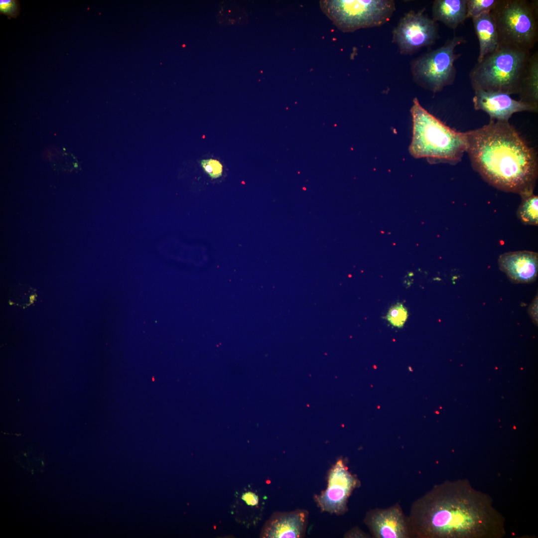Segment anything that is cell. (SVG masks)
Masks as SVG:
<instances>
[{"label":"cell","instance_id":"18","mask_svg":"<svg viewBox=\"0 0 538 538\" xmlns=\"http://www.w3.org/2000/svg\"><path fill=\"white\" fill-rule=\"evenodd\" d=\"M497 2V0H467V18H473L490 11Z\"/></svg>","mask_w":538,"mask_h":538},{"label":"cell","instance_id":"19","mask_svg":"<svg viewBox=\"0 0 538 538\" xmlns=\"http://www.w3.org/2000/svg\"><path fill=\"white\" fill-rule=\"evenodd\" d=\"M407 317V309L403 304L399 303L389 310L387 319L393 326L401 328L404 325Z\"/></svg>","mask_w":538,"mask_h":538},{"label":"cell","instance_id":"20","mask_svg":"<svg viewBox=\"0 0 538 538\" xmlns=\"http://www.w3.org/2000/svg\"><path fill=\"white\" fill-rule=\"evenodd\" d=\"M200 164L211 178L215 179L222 176L223 166L219 161L212 158L203 159Z\"/></svg>","mask_w":538,"mask_h":538},{"label":"cell","instance_id":"4","mask_svg":"<svg viewBox=\"0 0 538 538\" xmlns=\"http://www.w3.org/2000/svg\"><path fill=\"white\" fill-rule=\"evenodd\" d=\"M530 51L499 46L477 62L469 77L474 90L520 93Z\"/></svg>","mask_w":538,"mask_h":538},{"label":"cell","instance_id":"13","mask_svg":"<svg viewBox=\"0 0 538 538\" xmlns=\"http://www.w3.org/2000/svg\"><path fill=\"white\" fill-rule=\"evenodd\" d=\"M306 515L300 511L284 513L276 516L268 525L265 532L267 538H300L304 533Z\"/></svg>","mask_w":538,"mask_h":538},{"label":"cell","instance_id":"8","mask_svg":"<svg viewBox=\"0 0 538 538\" xmlns=\"http://www.w3.org/2000/svg\"><path fill=\"white\" fill-rule=\"evenodd\" d=\"M425 8L410 10L402 16L392 31V42L403 55H412L433 45L439 38L438 24L424 14Z\"/></svg>","mask_w":538,"mask_h":538},{"label":"cell","instance_id":"14","mask_svg":"<svg viewBox=\"0 0 538 538\" xmlns=\"http://www.w3.org/2000/svg\"><path fill=\"white\" fill-rule=\"evenodd\" d=\"M467 0H435L432 18L455 29L467 18Z\"/></svg>","mask_w":538,"mask_h":538},{"label":"cell","instance_id":"9","mask_svg":"<svg viewBox=\"0 0 538 538\" xmlns=\"http://www.w3.org/2000/svg\"><path fill=\"white\" fill-rule=\"evenodd\" d=\"M357 484V480L343 461L338 460L329 473L326 490L317 499L319 507L328 512L343 513L348 498Z\"/></svg>","mask_w":538,"mask_h":538},{"label":"cell","instance_id":"16","mask_svg":"<svg viewBox=\"0 0 538 538\" xmlns=\"http://www.w3.org/2000/svg\"><path fill=\"white\" fill-rule=\"evenodd\" d=\"M520 101L538 106V53L531 54L519 95Z\"/></svg>","mask_w":538,"mask_h":538},{"label":"cell","instance_id":"1","mask_svg":"<svg viewBox=\"0 0 538 538\" xmlns=\"http://www.w3.org/2000/svg\"><path fill=\"white\" fill-rule=\"evenodd\" d=\"M412 534L425 538H501L505 518L488 494L466 479L435 486L416 500L408 518Z\"/></svg>","mask_w":538,"mask_h":538},{"label":"cell","instance_id":"23","mask_svg":"<svg viewBox=\"0 0 538 538\" xmlns=\"http://www.w3.org/2000/svg\"><path fill=\"white\" fill-rule=\"evenodd\" d=\"M529 312L533 322L538 324V295L534 299L529 308Z\"/></svg>","mask_w":538,"mask_h":538},{"label":"cell","instance_id":"22","mask_svg":"<svg viewBox=\"0 0 538 538\" xmlns=\"http://www.w3.org/2000/svg\"><path fill=\"white\" fill-rule=\"evenodd\" d=\"M242 499L249 506L257 505L259 502L258 497L254 493L248 492L243 494Z\"/></svg>","mask_w":538,"mask_h":538},{"label":"cell","instance_id":"15","mask_svg":"<svg viewBox=\"0 0 538 538\" xmlns=\"http://www.w3.org/2000/svg\"><path fill=\"white\" fill-rule=\"evenodd\" d=\"M472 21L479 40V53L477 62H480L499 47L498 33L490 11L473 18Z\"/></svg>","mask_w":538,"mask_h":538},{"label":"cell","instance_id":"10","mask_svg":"<svg viewBox=\"0 0 538 538\" xmlns=\"http://www.w3.org/2000/svg\"><path fill=\"white\" fill-rule=\"evenodd\" d=\"M473 98L474 107L476 110L486 112L490 120L509 122L515 113L538 111V106L513 99L510 95L494 91L482 90L474 91Z\"/></svg>","mask_w":538,"mask_h":538},{"label":"cell","instance_id":"6","mask_svg":"<svg viewBox=\"0 0 538 538\" xmlns=\"http://www.w3.org/2000/svg\"><path fill=\"white\" fill-rule=\"evenodd\" d=\"M323 12L344 32L380 26L388 22L396 10L392 0H321Z\"/></svg>","mask_w":538,"mask_h":538},{"label":"cell","instance_id":"5","mask_svg":"<svg viewBox=\"0 0 538 538\" xmlns=\"http://www.w3.org/2000/svg\"><path fill=\"white\" fill-rule=\"evenodd\" d=\"M490 13L499 46L529 51L535 46L538 39L537 1L497 0Z\"/></svg>","mask_w":538,"mask_h":538},{"label":"cell","instance_id":"7","mask_svg":"<svg viewBox=\"0 0 538 538\" xmlns=\"http://www.w3.org/2000/svg\"><path fill=\"white\" fill-rule=\"evenodd\" d=\"M465 41L464 38L454 36L441 46L413 59L410 71L414 81L434 93L452 84L456 75L454 63L461 56L455 49Z\"/></svg>","mask_w":538,"mask_h":538},{"label":"cell","instance_id":"21","mask_svg":"<svg viewBox=\"0 0 538 538\" xmlns=\"http://www.w3.org/2000/svg\"><path fill=\"white\" fill-rule=\"evenodd\" d=\"M19 3L16 0H0V13L8 18L16 17L19 14Z\"/></svg>","mask_w":538,"mask_h":538},{"label":"cell","instance_id":"12","mask_svg":"<svg viewBox=\"0 0 538 538\" xmlns=\"http://www.w3.org/2000/svg\"><path fill=\"white\" fill-rule=\"evenodd\" d=\"M500 269L516 283L535 281L538 273V254L529 251L510 252L498 258Z\"/></svg>","mask_w":538,"mask_h":538},{"label":"cell","instance_id":"17","mask_svg":"<svg viewBox=\"0 0 538 538\" xmlns=\"http://www.w3.org/2000/svg\"><path fill=\"white\" fill-rule=\"evenodd\" d=\"M522 199L517 212L518 217L524 224L537 226L538 196L533 194Z\"/></svg>","mask_w":538,"mask_h":538},{"label":"cell","instance_id":"11","mask_svg":"<svg viewBox=\"0 0 538 538\" xmlns=\"http://www.w3.org/2000/svg\"><path fill=\"white\" fill-rule=\"evenodd\" d=\"M366 523L377 538H405L411 534L408 519L398 506L370 512Z\"/></svg>","mask_w":538,"mask_h":538},{"label":"cell","instance_id":"3","mask_svg":"<svg viewBox=\"0 0 538 538\" xmlns=\"http://www.w3.org/2000/svg\"><path fill=\"white\" fill-rule=\"evenodd\" d=\"M411 113L413 136L409 147L415 158H426L429 161L459 162L466 149L465 133L458 132L446 126L413 100Z\"/></svg>","mask_w":538,"mask_h":538},{"label":"cell","instance_id":"2","mask_svg":"<svg viewBox=\"0 0 538 538\" xmlns=\"http://www.w3.org/2000/svg\"><path fill=\"white\" fill-rule=\"evenodd\" d=\"M465 134L472 166L486 182L522 198L533 194L538 172L537 153L509 122L490 120Z\"/></svg>","mask_w":538,"mask_h":538}]
</instances>
